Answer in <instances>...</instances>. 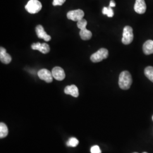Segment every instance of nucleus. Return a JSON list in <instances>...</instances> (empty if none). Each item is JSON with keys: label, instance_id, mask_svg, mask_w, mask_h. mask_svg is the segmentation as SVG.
I'll return each mask as SVG.
<instances>
[{"label": "nucleus", "instance_id": "obj_22", "mask_svg": "<svg viewBox=\"0 0 153 153\" xmlns=\"http://www.w3.org/2000/svg\"><path fill=\"white\" fill-rule=\"evenodd\" d=\"M115 6H116V4H115V1L113 0L111 1L110 3H109V6L112 7H115Z\"/></svg>", "mask_w": 153, "mask_h": 153}, {"label": "nucleus", "instance_id": "obj_5", "mask_svg": "<svg viewBox=\"0 0 153 153\" xmlns=\"http://www.w3.org/2000/svg\"><path fill=\"white\" fill-rule=\"evenodd\" d=\"M84 16H85L84 11L81 9L71 10V11H69L67 13L68 18L73 21L78 22L83 19Z\"/></svg>", "mask_w": 153, "mask_h": 153}, {"label": "nucleus", "instance_id": "obj_14", "mask_svg": "<svg viewBox=\"0 0 153 153\" xmlns=\"http://www.w3.org/2000/svg\"><path fill=\"white\" fill-rule=\"evenodd\" d=\"M79 35L82 40H88L91 38L92 33L88 30L86 27L83 28L79 32Z\"/></svg>", "mask_w": 153, "mask_h": 153}, {"label": "nucleus", "instance_id": "obj_11", "mask_svg": "<svg viewBox=\"0 0 153 153\" xmlns=\"http://www.w3.org/2000/svg\"><path fill=\"white\" fill-rule=\"evenodd\" d=\"M0 60L1 62L5 64H9L12 60L11 56L7 53L6 50L3 47L0 48Z\"/></svg>", "mask_w": 153, "mask_h": 153}, {"label": "nucleus", "instance_id": "obj_12", "mask_svg": "<svg viewBox=\"0 0 153 153\" xmlns=\"http://www.w3.org/2000/svg\"><path fill=\"white\" fill-rule=\"evenodd\" d=\"M64 93L68 95H71L72 97L76 98L79 95L78 88L76 85H72L67 86L64 89Z\"/></svg>", "mask_w": 153, "mask_h": 153}, {"label": "nucleus", "instance_id": "obj_20", "mask_svg": "<svg viewBox=\"0 0 153 153\" xmlns=\"http://www.w3.org/2000/svg\"><path fill=\"white\" fill-rule=\"evenodd\" d=\"M90 152L91 153H102V151L98 145H95L91 147L90 149Z\"/></svg>", "mask_w": 153, "mask_h": 153}, {"label": "nucleus", "instance_id": "obj_10", "mask_svg": "<svg viewBox=\"0 0 153 153\" xmlns=\"http://www.w3.org/2000/svg\"><path fill=\"white\" fill-rule=\"evenodd\" d=\"M35 31L39 38L43 39L46 42H48L51 39V37L45 33V31H44V28L42 25H38L36 27Z\"/></svg>", "mask_w": 153, "mask_h": 153}, {"label": "nucleus", "instance_id": "obj_1", "mask_svg": "<svg viewBox=\"0 0 153 153\" xmlns=\"http://www.w3.org/2000/svg\"><path fill=\"white\" fill-rule=\"evenodd\" d=\"M132 78L130 73L128 71H122L119 76V85L123 90H128L131 86Z\"/></svg>", "mask_w": 153, "mask_h": 153}, {"label": "nucleus", "instance_id": "obj_6", "mask_svg": "<svg viewBox=\"0 0 153 153\" xmlns=\"http://www.w3.org/2000/svg\"><path fill=\"white\" fill-rule=\"evenodd\" d=\"M38 76L39 78L45 81L47 83H51L53 81V78L52 71H50L46 69H42L39 71L38 72Z\"/></svg>", "mask_w": 153, "mask_h": 153}, {"label": "nucleus", "instance_id": "obj_17", "mask_svg": "<svg viewBox=\"0 0 153 153\" xmlns=\"http://www.w3.org/2000/svg\"><path fill=\"white\" fill-rule=\"evenodd\" d=\"M79 143V141L76 139L75 137H71V138L69 141L66 142V145L68 146H70L72 148L76 147V146Z\"/></svg>", "mask_w": 153, "mask_h": 153}, {"label": "nucleus", "instance_id": "obj_21", "mask_svg": "<svg viewBox=\"0 0 153 153\" xmlns=\"http://www.w3.org/2000/svg\"><path fill=\"white\" fill-rule=\"evenodd\" d=\"M66 0H53V5L61 6L65 2Z\"/></svg>", "mask_w": 153, "mask_h": 153}, {"label": "nucleus", "instance_id": "obj_3", "mask_svg": "<svg viewBox=\"0 0 153 153\" xmlns=\"http://www.w3.org/2000/svg\"><path fill=\"white\" fill-rule=\"evenodd\" d=\"M108 51L105 48H100L90 57V60L93 62H99L108 57Z\"/></svg>", "mask_w": 153, "mask_h": 153}, {"label": "nucleus", "instance_id": "obj_18", "mask_svg": "<svg viewBox=\"0 0 153 153\" xmlns=\"http://www.w3.org/2000/svg\"><path fill=\"white\" fill-rule=\"evenodd\" d=\"M102 13L104 15H107L108 17H112L114 14V13L112 7L110 6H109L108 7H104L103 9Z\"/></svg>", "mask_w": 153, "mask_h": 153}, {"label": "nucleus", "instance_id": "obj_19", "mask_svg": "<svg viewBox=\"0 0 153 153\" xmlns=\"http://www.w3.org/2000/svg\"><path fill=\"white\" fill-rule=\"evenodd\" d=\"M87 24H88L87 21L83 18L81 20L77 22V27L79 28L80 30H81L83 28L86 27Z\"/></svg>", "mask_w": 153, "mask_h": 153}, {"label": "nucleus", "instance_id": "obj_25", "mask_svg": "<svg viewBox=\"0 0 153 153\" xmlns=\"http://www.w3.org/2000/svg\"></svg>", "mask_w": 153, "mask_h": 153}, {"label": "nucleus", "instance_id": "obj_24", "mask_svg": "<svg viewBox=\"0 0 153 153\" xmlns=\"http://www.w3.org/2000/svg\"><path fill=\"white\" fill-rule=\"evenodd\" d=\"M152 119H153V117H152Z\"/></svg>", "mask_w": 153, "mask_h": 153}, {"label": "nucleus", "instance_id": "obj_8", "mask_svg": "<svg viewBox=\"0 0 153 153\" xmlns=\"http://www.w3.org/2000/svg\"><path fill=\"white\" fill-rule=\"evenodd\" d=\"M31 48L33 50H38L42 53L46 54L48 53L50 51V47L49 45L47 43H40L39 42L33 43L31 45Z\"/></svg>", "mask_w": 153, "mask_h": 153}, {"label": "nucleus", "instance_id": "obj_9", "mask_svg": "<svg viewBox=\"0 0 153 153\" xmlns=\"http://www.w3.org/2000/svg\"><path fill=\"white\" fill-rule=\"evenodd\" d=\"M134 9L138 14H144L146 10V5L145 0H136Z\"/></svg>", "mask_w": 153, "mask_h": 153}, {"label": "nucleus", "instance_id": "obj_23", "mask_svg": "<svg viewBox=\"0 0 153 153\" xmlns=\"http://www.w3.org/2000/svg\"><path fill=\"white\" fill-rule=\"evenodd\" d=\"M146 153V152H143V153Z\"/></svg>", "mask_w": 153, "mask_h": 153}, {"label": "nucleus", "instance_id": "obj_2", "mask_svg": "<svg viewBox=\"0 0 153 153\" xmlns=\"http://www.w3.org/2000/svg\"><path fill=\"white\" fill-rule=\"evenodd\" d=\"M42 8V4L38 0H30L25 6V9L30 14H36Z\"/></svg>", "mask_w": 153, "mask_h": 153}, {"label": "nucleus", "instance_id": "obj_15", "mask_svg": "<svg viewBox=\"0 0 153 153\" xmlns=\"http://www.w3.org/2000/svg\"><path fill=\"white\" fill-rule=\"evenodd\" d=\"M8 134V128L5 123H0V138H3Z\"/></svg>", "mask_w": 153, "mask_h": 153}, {"label": "nucleus", "instance_id": "obj_13", "mask_svg": "<svg viewBox=\"0 0 153 153\" xmlns=\"http://www.w3.org/2000/svg\"><path fill=\"white\" fill-rule=\"evenodd\" d=\"M143 53L146 55H151L153 53V40H147L143 45Z\"/></svg>", "mask_w": 153, "mask_h": 153}, {"label": "nucleus", "instance_id": "obj_4", "mask_svg": "<svg viewBox=\"0 0 153 153\" xmlns=\"http://www.w3.org/2000/svg\"><path fill=\"white\" fill-rule=\"evenodd\" d=\"M133 28L129 26H126L124 28L122 43L125 45L131 44L133 40Z\"/></svg>", "mask_w": 153, "mask_h": 153}, {"label": "nucleus", "instance_id": "obj_16", "mask_svg": "<svg viewBox=\"0 0 153 153\" xmlns=\"http://www.w3.org/2000/svg\"><path fill=\"white\" fill-rule=\"evenodd\" d=\"M144 73L146 76L152 82H153V67L148 66L145 69Z\"/></svg>", "mask_w": 153, "mask_h": 153}, {"label": "nucleus", "instance_id": "obj_7", "mask_svg": "<svg viewBox=\"0 0 153 153\" xmlns=\"http://www.w3.org/2000/svg\"><path fill=\"white\" fill-rule=\"evenodd\" d=\"M52 74L53 78L57 81H62L65 78V73L64 69L59 66H56L52 71Z\"/></svg>", "mask_w": 153, "mask_h": 153}]
</instances>
